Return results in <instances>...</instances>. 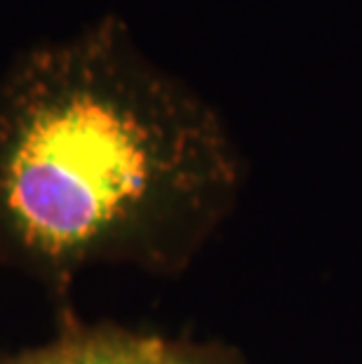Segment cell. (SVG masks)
Segmentation results:
<instances>
[{
    "instance_id": "obj_1",
    "label": "cell",
    "mask_w": 362,
    "mask_h": 364,
    "mask_svg": "<svg viewBox=\"0 0 362 364\" xmlns=\"http://www.w3.org/2000/svg\"><path fill=\"white\" fill-rule=\"evenodd\" d=\"M245 176L219 108L120 14L28 45L0 71V268L55 301L99 266L181 275Z\"/></svg>"
},
{
    "instance_id": "obj_2",
    "label": "cell",
    "mask_w": 362,
    "mask_h": 364,
    "mask_svg": "<svg viewBox=\"0 0 362 364\" xmlns=\"http://www.w3.org/2000/svg\"><path fill=\"white\" fill-rule=\"evenodd\" d=\"M0 364H254L219 341L142 331L115 322H85L61 313L59 331L41 346L0 355Z\"/></svg>"
}]
</instances>
